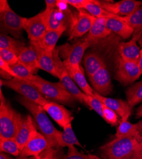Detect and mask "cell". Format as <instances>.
Segmentation results:
<instances>
[{"label":"cell","mask_w":142,"mask_h":159,"mask_svg":"<svg viewBox=\"0 0 142 159\" xmlns=\"http://www.w3.org/2000/svg\"><path fill=\"white\" fill-rule=\"evenodd\" d=\"M0 59L3 60L10 66H13L19 62L18 56L14 52L7 49L0 48Z\"/></svg>","instance_id":"obj_38"},{"label":"cell","mask_w":142,"mask_h":159,"mask_svg":"<svg viewBox=\"0 0 142 159\" xmlns=\"http://www.w3.org/2000/svg\"><path fill=\"white\" fill-rule=\"evenodd\" d=\"M96 0H86L83 9L87 11L89 14L95 17L96 18H120L121 16H115L110 12L99 7L96 3Z\"/></svg>","instance_id":"obj_29"},{"label":"cell","mask_w":142,"mask_h":159,"mask_svg":"<svg viewBox=\"0 0 142 159\" xmlns=\"http://www.w3.org/2000/svg\"><path fill=\"white\" fill-rule=\"evenodd\" d=\"M105 64L104 59L96 52H89L84 57V65L89 78L92 76Z\"/></svg>","instance_id":"obj_26"},{"label":"cell","mask_w":142,"mask_h":159,"mask_svg":"<svg viewBox=\"0 0 142 159\" xmlns=\"http://www.w3.org/2000/svg\"><path fill=\"white\" fill-rule=\"evenodd\" d=\"M136 124V129L138 130V134L142 138V120L139 121L137 124Z\"/></svg>","instance_id":"obj_43"},{"label":"cell","mask_w":142,"mask_h":159,"mask_svg":"<svg viewBox=\"0 0 142 159\" xmlns=\"http://www.w3.org/2000/svg\"><path fill=\"white\" fill-rule=\"evenodd\" d=\"M1 85H3L17 92L21 96L42 107H44L48 102V100L41 94L34 85L24 80L19 78H13L9 80L1 79Z\"/></svg>","instance_id":"obj_5"},{"label":"cell","mask_w":142,"mask_h":159,"mask_svg":"<svg viewBox=\"0 0 142 159\" xmlns=\"http://www.w3.org/2000/svg\"><path fill=\"white\" fill-rule=\"evenodd\" d=\"M13 71H14L17 78L24 80L26 81H31L34 78V74L31 73L26 68L21 64L19 62L16 64L15 65L10 66Z\"/></svg>","instance_id":"obj_34"},{"label":"cell","mask_w":142,"mask_h":159,"mask_svg":"<svg viewBox=\"0 0 142 159\" xmlns=\"http://www.w3.org/2000/svg\"><path fill=\"white\" fill-rule=\"evenodd\" d=\"M67 5H71L77 10L83 9L84 5L86 2V0H64Z\"/></svg>","instance_id":"obj_40"},{"label":"cell","mask_w":142,"mask_h":159,"mask_svg":"<svg viewBox=\"0 0 142 159\" xmlns=\"http://www.w3.org/2000/svg\"><path fill=\"white\" fill-rule=\"evenodd\" d=\"M30 44L34 48L38 58L40 70H42L53 76L58 78V73L54 63L53 54L45 50L34 42H31Z\"/></svg>","instance_id":"obj_17"},{"label":"cell","mask_w":142,"mask_h":159,"mask_svg":"<svg viewBox=\"0 0 142 159\" xmlns=\"http://www.w3.org/2000/svg\"><path fill=\"white\" fill-rule=\"evenodd\" d=\"M58 0H45V2L46 4L45 11L47 12H50L53 10H54L57 5Z\"/></svg>","instance_id":"obj_41"},{"label":"cell","mask_w":142,"mask_h":159,"mask_svg":"<svg viewBox=\"0 0 142 159\" xmlns=\"http://www.w3.org/2000/svg\"><path fill=\"white\" fill-rule=\"evenodd\" d=\"M48 13L44 10L35 16L27 18L24 30L31 42L40 41L47 31V19Z\"/></svg>","instance_id":"obj_8"},{"label":"cell","mask_w":142,"mask_h":159,"mask_svg":"<svg viewBox=\"0 0 142 159\" xmlns=\"http://www.w3.org/2000/svg\"><path fill=\"white\" fill-rule=\"evenodd\" d=\"M142 117V104L138 108L136 111V118H140Z\"/></svg>","instance_id":"obj_45"},{"label":"cell","mask_w":142,"mask_h":159,"mask_svg":"<svg viewBox=\"0 0 142 159\" xmlns=\"http://www.w3.org/2000/svg\"><path fill=\"white\" fill-rule=\"evenodd\" d=\"M18 58L19 62L31 73L34 75L38 70H40L37 53L32 45L30 44L29 47H25L21 52Z\"/></svg>","instance_id":"obj_20"},{"label":"cell","mask_w":142,"mask_h":159,"mask_svg":"<svg viewBox=\"0 0 142 159\" xmlns=\"http://www.w3.org/2000/svg\"><path fill=\"white\" fill-rule=\"evenodd\" d=\"M112 32L107 27L105 18H96L84 40L90 44L95 43L108 36Z\"/></svg>","instance_id":"obj_19"},{"label":"cell","mask_w":142,"mask_h":159,"mask_svg":"<svg viewBox=\"0 0 142 159\" xmlns=\"http://www.w3.org/2000/svg\"><path fill=\"white\" fill-rule=\"evenodd\" d=\"M103 159H142V139L115 138L100 148Z\"/></svg>","instance_id":"obj_1"},{"label":"cell","mask_w":142,"mask_h":159,"mask_svg":"<svg viewBox=\"0 0 142 159\" xmlns=\"http://www.w3.org/2000/svg\"><path fill=\"white\" fill-rule=\"evenodd\" d=\"M103 118L112 126H117L119 123V115L115 111L105 104L103 106Z\"/></svg>","instance_id":"obj_36"},{"label":"cell","mask_w":142,"mask_h":159,"mask_svg":"<svg viewBox=\"0 0 142 159\" xmlns=\"http://www.w3.org/2000/svg\"><path fill=\"white\" fill-rule=\"evenodd\" d=\"M96 3L111 14L121 17L130 16L142 4L141 2L135 0H122L118 2H102L96 0Z\"/></svg>","instance_id":"obj_13"},{"label":"cell","mask_w":142,"mask_h":159,"mask_svg":"<svg viewBox=\"0 0 142 159\" xmlns=\"http://www.w3.org/2000/svg\"><path fill=\"white\" fill-rule=\"evenodd\" d=\"M54 63L58 73V78L60 82L66 89V90L71 95L75 100L84 104V99L86 94L79 89L70 76L66 68L64 65L63 61L61 60L59 52L56 48L53 53Z\"/></svg>","instance_id":"obj_7"},{"label":"cell","mask_w":142,"mask_h":159,"mask_svg":"<svg viewBox=\"0 0 142 159\" xmlns=\"http://www.w3.org/2000/svg\"><path fill=\"white\" fill-rule=\"evenodd\" d=\"M28 82L34 85L45 98L51 101L70 106L74 103V98L61 82H48L36 75L31 81Z\"/></svg>","instance_id":"obj_4"},{"label":"cell","mask_w":142,"mask_h":159,"mask_svg":"<svg viewBox=\"0 0 142 159\" xmlns=\"http://www.w3.org/2000/svg\"><path fill=\"white\" fill-rule=\"evenodd\" d=\"M0 159H13L5 153L1 152V154H0Z\"/></svg>","instance_id":"obj_47"},{"label":"cell","mask_w":142,"mask_h":159,"mask_svg":"<svg viewBox=\"0 0 142 159\" xmlns=\"http://www.w3.org/2000/svg\"><path fill=\"white\" fill-rule=\"evenodd\" d=\"M106 25L112 33H114L124 39L133 36V29L124 21V17L106 19Z\"/></svg>","instance_id":"obj_22"},{"label":"cell","mask_w":142,"mask_h":159,"mask_svg":"<svg viewBox=\"0 0 142 159\" xmlns=\"http://www.w3.org/2000/svg\"><path fill=\"white\" fill-rule=\"evenodd\" d=\"M75 145L82 147L81 143L79 141L73 130L71 123H70L63 128V131L61 132L57 147L68 148Z\"/></svg>","instance_id":"obj_28"},{"label":"cell","mask_w":142,"mask_h":159,"mask_svg":"<svg viewBox=\"0 0 142 159\" xmlns=\"http://www.w3.org/2000/svg\"><path fill=\"white\" fill-rule=\"evenodd\" d=\"M138 65H139V67H140V71H141V73L142 75V48L141 49V51H140V57Z\"/></svg>","instance_id":"obj_46"},{"label":"cell","mask_w":142,"mask_h":159,"mask_svg":"<svg viewBox=\"0 0 142 159\" xmlns=\"http://www.w3.org/2000/svg\"><path fill=\"white\" fill-rule=\"evenodd\" d=\"M141 75L138 63L124 61L119 58L115 76V79L119 82L124 85L133 84Z\"/></svg>","instance_id":"obj_12"},{"label":"cell","mask_w":142,"mask_h":159,"mask_svg":"<svg viewBox=\"0 0 142 159\" xmlns=\"http://www.w3.org/2000/svg\"><path fill=\"white\" fill-rule=\"evenodd\" d=\"M65 12H66L65 10H62L57 7L48 12L47 30H56L62 28H67V16Z\"/></svg>","instance_id":"obj_25"},{"label":"cell","mask_w":142,"mask_h":159,"mask_svg":"<svg viewBox=\"0 0 142 159\" xmlns=\"http://www.w3.org/2000/svg\"><path fill=\"white\" fill-rule=\"evenodd\" d=\"M43 108L47 113L62 129L71 123L73 119L71 112L56 102L48 101Z\"/></svg>","instance_id":"obj_15"},{"label":"cell","mask_w":142,"mask_h":159,"mask_svg":"<svg viewBox=\"0 0 142 159\" xmlns=\"http://www.w3.org/2000/svg\"><path fill=\"white\" fill-rule=\"evenodd\" d=\"M70 76L73 79L76 85L84 92L89 96H94V90L88 84L81 66L73 68H66Z\"/></svg>","instance_id":"obj_24"},{"label":"cell","mask_w":142,"mask_h":159,"mask_svg":"<svg viewBox=\"0 0 142 159\" xmlns=\"http://www.w3.org/2000/svg\"><path fill=\"white\" fill-rule=\"evenodd\" d=\"M31 159H36V158L35 157H33V158H31Z\"/></svg>","instance_id":"obj_49"},{"label":"cell","mask_w":142,"mask_h":159,"mask_svg":"<svg viewBox=\"0 0 142 159\" xmlns=\"http://www.w3.org/2000/svg\"><path fill=\"white\" fill-rule=\"evenodd\" d=\"M1 20L5 31L16 38H21L27 18L17 15L8 3L5 10L0 12Z\"/></svg>","instance_id":"obj_10"},{"label":"cell","mask_w":142,"mask_h":159,"mask_svg":"<svg viewBox=\"0 0 142 159\" xmlns=\"http://www.w3.org/2000/svg\"><path fill=\"white\" fill-rule=\"evenodd\" d=\"M48 148L51 147L48 141L41 132L36 129L21 152L19 157L21 158L33 157L38 159L41 153Z\"/></svg>","instance_id":"obj_11"},{"label":"cell","mask_w":142,"mask_h":159,"mask_svg":"<svg viewBox=\"0 0 142 159\" xmlns=\"http://www.w3.org/2000/svg\"><path fill=\"white\" fill-rule=\"evenodd\" d=\"M0 151L16 157L21 154L19 146L14 139L0 138Z\"/></svg>","instance_id":"obj_33"},{"label":"cell","mask_w":142,"mask_h":159,"mask_svg":"<svg viewBox=\"0 0 142 159\" xmlns=\"http://www.w3.org/2000/svg\"><path fill=\"white\" fill-rule=\"evenodd\" d=\"M17 100L32 114L38 129L48 141L50 147H57L62 132L58 130L53 125L47 116V112L44 110L43 107L22 96L18 97Z\"/></svg>","instance_id":"obj_2"},{"label":"cell","mask_w":142,"mask_h":159,"mask_svg":"<svg viewBox=\"0 0 142 159\" xmlns=\"http://www.w3.org/2000/svg\"><path fill=\"white\" fill-rule=\"evenodd\" d=\"M8 2L7 0H1L0 1V12H2L6 8Z\"/></svg>","instance_id":"obj_44"},{"label":"cell","mask_w":142,"mask_h":159,"mask_svg":"<svg viewBox=\"0 0 142 159\" xmlns=\"http://www.w3.org/2000/svg\"><path fill=\"white\" fill-rule=\"evenodd\" d=\"M94 96L98 98L103 104L111 108L121 117V121H126L130 116L132 112V107L127 101L119 99L107 98L94 92Z\"/></svg>","instance_id":"obj_16"},{"label":"cell","mask_w":142,"mask_h":159,"mask_svg":"<svg viewBox=\"0 0 142 159\" xmlns=\"http://www.w3.org/2000/svg\"><path fill=\"white\" fill-rule=\"evenodd\" d=\"M66 30V28H62L56 30H47L40 40L34 43L45 50L53 54L56 48V46L59 39Z\"/></svg>","instance_id":"obj_23"},{"label":"cell","mask_w":142,"mask_h":159,"mask_svg":"<svg viewBox=\"0 0 142 159\" xmlns=\"http://www.w3.org/2000/svg\"><path fill=\"white\" fill-rule=\"evenodd\" d=\"M96 19L85 10H78V12L75 16H71L69 40L81 37L89 33Z\"/></svg>","instance_id":"obj_9"},{"label":"cell","mask_w":142,"mask_h":159,"mask_svg":"<svg viewBox=\"0 0 142 159\" xmlns=\"http://www.w3.org/2000/svg\"><path fill=\"white\" fill-rule=\"evenodd\" d=\"M54 150L53 148H48L45 151V156L42 157H39L38 159H54L53 158V155H54Z\"/></svg>","instance_id":"obj_42"},{"label":"cell","mask_w":142,"mask_h":159,"mask_svg":"<svg viewBox=\"0 0 142 159\" xmlns=\"http://www.w3.org/2000/svg\"><path fill=\"white\" fill-rule=\"evenodd\" d=\"M139 42H140V44L141 45V46L142 47V36L141 37V38L140 39V40H139Z\"/></svg>","instance_id":"obj_48"},{"label":"cell","mask_w":142,"mask_h":159,"mask_svg":"<svg viewBox=\"0 0 142 159\" xmlns=\"http://www.w3.org/2000/svg\"><path fill=\"white\" fill-rule=\"evenodd\" d=\"M127 101L133 108L142 101V81L129 88L126 92Z\"/></svg>","instance_id":"obj_31"},{"label":"cell","mask_w":142,"mask_h":159,"mask_svg":"<svg viewBox=\"0 0 142 159\" xmlns=\"http://www.w3.org/2000/svg\"><path fill=\"white\" fill-rule=\"evenodd\" d=\"M64 159H103L94 155H85L79 152L75 146L68 147V151L66 156Z\"/></svg>","instance_id":"obj_37"},{"label":"cell","mask_w":142,"mask_h":159,"mask_svg":"<svg viewBox=\"0 0 142 159\" xmlns=\"http://www.w3.org/2000/svg\"><path fill=\"white\" fill-rule=\"evenodd\" d=\"M36 129L32 117L28 115L23 116L22 122L14 138L21 152L30 138L33 132Z\"/></svg>","instance_id":"obj_18"},{"label":"cell","mask_w":142,"mask_h":159,"mask_svg":"<svg viewBox=\"0 0 142 159\" xmlns=\"http://www.w3.org/2000/svg\"><path fill=\"white\" fill-rule=\"evenodd\" d=\"M90 46L91 44L84 40L73 44H64L58 46L56 49L60 57L63 59L65 68H73L80 65L84 53Z\"/></svg>","instance_id":"obj_6"},{"label":"cell","mask_w":142,"mask_h":159,"mask_svg":"<svg viewBox=\"0 0 142 159\" xmlns=\"http://www.w3.org/2000/svg\"><path fill=\"white\" fill-rule=\"evenodd\" d=\"M126 136H132L142 139L138 134L136 124H131L127 120L121 121L115 133V138Z\"/></svg>","instance_id":"obj_32"},{"label":"cell","mask_w":142,"mask_h":159,"mask_svg":"<svg viewBox=\"0 0 142 159\" xmlns=\"http://www.w3.org/2000/svg\"><path fill=\"white\" fill-rule=\"evenodd\" d=\"M23 116L13 109L0 92V138L14 139Z\"/></svg>","instance_id":"obj_3"},{"label":"cell","mask_w":142,"mask_h":159,"mask_svg":"<svg viewBox=\"0 0 142 159\" xmlns=\"http://www.w3.org/2000/svg\"><path fill=\"white\" fill-rule=\"evenodd\" d=\"M136 42L135 39L131 38L130 41L121 42L119 45L118 50L121 59L130 62H139L141 50Z\"/></svg>","instance_id":"obj_21"},{"label":"cell","mask_w":142,"mask_h":159,"mask_svg":"<svg viewBox=\"0 0 142 159\" xmlns=\"http://www.w3.org/2000/svg\"><path fill=\"white\" fill-rule=\"evenodd\" d=\"M0 70L3 71L6 73L10 75L12 78H17L14 71L11 69V66L2 59H0Z\"/></svg>","instance_id":"obj_39"},{"label":"cell","mask_w":142,"mask_h":159,"mask_svg":"<svg viewBox=\"0 0 142 159\" xmlns=\"http://www.w3.org/2000/svg\"><path fill=\"white\" fill-rule=\"evenodd\" d=\"M84 103L103 118V104L98 98H96L94 96H89L86 94L84 99Z\"/></svg>","instance_id":"obj_35"},{"label":"cell","mask_w":142,"mask_h":159,"mask_svg":"<svg viewBox=\"0 0 142 159\" xmlns=\"http://www.w3.org/2000/svg\"><path fill=\"white\" fill-rule=\"evenodd\" d=\"M89 78L97 93L103 96L112 93L113 85L107 64Z\"/></svg>","instance_id":"obj_14"},{"label":"cell","mask_w":142,"mask_h":159,"mask_svg":"<svg viewBox=\"0 0 142 159\" xmlns=\"http://www.w3.org/2000/svg\"><path fill=\"white\" fill-rule=\"evenodd\" d=\"M124 20L133 29L132 38L139 41L142 36V4L132 14L124 17Z\"/></svg>","instance_id":"obj_27"},{"label":"cell","mask_w":142,"mask_h":159,"mask_svg":"<svg viewBox=\"0 0 142 159\" xmlns=\"http://www.w3.org/2000/svg\"><path fill=\"white\" fill-rule=\"evenodd\" d=\"M25 47V44L23 42L7 34H1V36H0V48L12 51L19 57Z\"/></svg>","instance_id":"obj_30"}]
</instances>
